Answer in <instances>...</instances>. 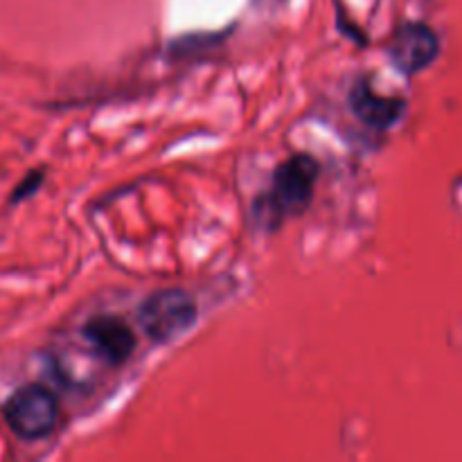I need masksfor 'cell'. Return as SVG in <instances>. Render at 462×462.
Returning <instances> with one entry per match:
<instances>
[{
  "instance_id": "cell-1",
  "label": "cell",
  "mask_w": 462,
  "mask_h": 462,
  "mask_svg": "<svg viewBox=\"0 0 462 462\" xmlns=\"http://www.w3.org/2000/svg\"><path fill=\"white\" fill-rule=\"evenodd\" d=\"M319 162L310 153H296L273 171L269 192L253 203V219L260 228L278 230L291 217L310 208L319 180Z\"/></svg>"
},
{
  "instance_id": "cell-2",
  "label": "cell",
  "mask_w": 462,
  "mask_h": 462,
  "mask_svg": "<svg viewBox=\"0 0 462 462\" xmlns=\"http://www.w3.org/2000/svg\"><path fill=\"white\" fill-rule=\"evenodd\" d=\"M199 307L183 289H161L140 307V325L153 343H170L194 328Z\"/></svg>"
},
{
  "instance_id": "cell-3",
  "label": "cell",
  "mask_w": 462,
  "mask_h": 462,
  "mask_svg": "<svg viewBox=\"0 0 462 462\" xmlns=\"http://www.w3.org/2000/svg\"><path fill=\"white\" fill-rule=\"evenodd\" d=\"M57 397L43 386H25L14 393L5 404L9 429L23 440H41L57 427Z\"/></svg>"
},
{
  "instance_id": "cell-4",
  "label": "cell",
  "mask_w": 462,
  "mask_h": 462,
  "mask_svg": "<svg viewBox=\"0 0 462 462\" xmlns=\"http://www.w3.org/2000/svg\"><path fill=\"white\" fill-rule=\"evenodd\" d=\"M84 338L108 364L120 365L134 355L135 337L117 316H97L84 325Z\"/></svg>"
},
{
  "instance_id": "cell-5",
  "label": "cell",
  "mask_w": 462,
  "mask_h": 462,
  "mask_svg": "<svg viewBox=\"0 0 462 462\" xmlns=\"http://www.w3.org/2000/svg\"><path fill=\"white\" fill-rule=\"evenodd\" d=\"M438 54V39L422 23H409L400 27L393 41V63L406 75L424 70Z\"/></svg>"
},
{
  "instance_id": "cell-6",
  "label": "cell",
  "mask_w": 462,
  "mask_h": 462,
  "mask_svg": "<svg viewBox=\"0 0 462 462\" xmlns=\"http://www.w3.org/2000/svg\"><path fill=\"white\" fill-rule=\"evenodd\" d=\"M350 106L355 116L373 129H391L402 120L406 111L404 99L374 93L368 84H356L352 88Z\"/></svg>"
}]
</instances>
